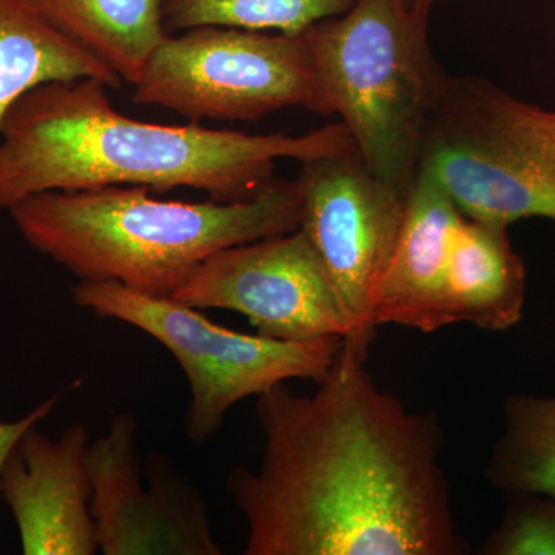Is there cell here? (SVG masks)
Returning a JSON list of instances; mask_svg holds the SVG:
<instances>
[{"label": "cell", "mask_w": 555, "mask_h": 555, "mask_svg": "<svg viewBox=\"0 0 555 555\" xmlns=\"http://www.w3.org/2000/svg\"><path fill=\"white\" fill-rule=\"evenodd\" d=\"M369 347L346 337L309 396L284 383L258 396L261 465L228 477L247 555L466 553L440 465V422L379 389Z\"/></svg>", "instance_id": "6da1fadb"}, {"label": "cell", "mask_w": 555, "mask_h": 555, "mask_svg": "<svg viewBox=\"0 0 555 555\" xmlns=\"http://www.w3.org/2000/svg\"><path fill=\"white\" fill-rule=\"evenodd\" d=\"M96 79L40 83L0 130V208L36 193L104 185L189 188L218 203L255 198L280 159L298 163L356 149L345 124L288 137L131 119Z\"/></svg>", "instance_id": "7a4b0ae2"}, {"label": "cell", "mask_w": 555, "mask_h": 555, "mask_svg": "<svg viewBox=\"0 0 555 555\" xmlns=\"http://www.w3.org/2000/svg\"><path fill=\"white\" fill-rule=\"evenodd\" d=\"M297 181H273L240 203L160 201L141 185L36 193L9 208L33 248L80 281H115L171 298L219 250L294 232Z\"/></svg>", "instance_id": "3957f363"}, {"label": "cell", "mask_w": 555, "mask_h": 555, "mask_svg": "<svg viewBox=\"0 0 555 555\" xmlns=\"http://www.w3.org/2000/svg\"><path fill=\"white\" fill-rule=\"evenodd\" d=\"M430 11L356 0L302 33L312 60L310 112L338 116L367 169L411 195L447 72L427 38Z\"/></svg>", "instance_id": "277c9868"}, {"label": "cell", "mask_w": 555, "mask_h": 555, "mask_svg": "<svg viewBox=\"0 0 555 555\" xmlns=\"http://www.w3.org/2000/svg\"><path fill=\"white\" fill-rule=\"evenodd\" d=\"M430 171L467 218L509 228L555 219V108L483 78L448 76L423 141Z\"/></svg>", "instance_id": "5b68a950"}, {"label": "cell", "mask_w": 555, "mask_h": 555, "mask_svg": "<svg viewBox=\"0 0 555 555\" xmlns=\"http://www.w3.org/2000/svg\"><path fill=\"white\" fill-rule=\"evenodd\" d=\"M72 297L94 315L145 332L177 358L192 393L185 436L196 444L210 440L224 425L229 409L244 398L261 396L287 379L320 383L345 343L337 337L281 341L240 334L196 308L139 294L115 281H79Z\"/></svg>", "instance_id": "8992f818"}, {"label": "cell", "mask_w": 555, "mask_h": 555, "mask_svg": "<svg viewBox=\"0 0 555 555\" xmlns=\"http://www.w3.org/2000/svg\"><path fill=\"white\" fill-rule=\"evenodd\" d=\"M133 101L201 120H257L309 108L313 68L305 36L198 27L156 47Z\"/></svg>", "instance_id": "52a82bcc"}, {"label": "cell", "mask_w": 555, "mask_h": 555, "mask_svg": "<svg viewBox=\"0 0 555 555\" xmlns=\"http://www.w3.org/2000/svg\"><path fill=\"white\" fill-rule=\"evenodd\" d=\"M301 166L299 229L331 276L352 337L372 343L374 299L400 238L409 195L375 177L357 147Z\"/></svg>", "instance_id": "ba28073f"}, {"label": "cell", "mask_w": 555, "mask_h": 555, "mask_svg": "<svg viewBox=\"0 0 555 555\" xmlns=\"http://www.w3.org/2000/svg\"><path fill=\"white\" fill-rule=\"evenodd\" d=\"M139 427L122 412L91 441V516L105 555H221L204 496L159 452L144 462Z\"/></svg>", "instance_id": "9c48e42d"}, {"label": "cell", "mask_w": 555, "mask_h": 555, "mask_svg": "<svg viewBox=\"0 0 555 555\" xmlns=\"http://www.w3.org/2000/svg\"><path fill=\"white\" fill-rule=\"evenodd\" d=\"M171 299L233 310L261 337L281 341L353 335L320 255L299 228L217 251Z\"/></svg>", "instance_id": "30bf717a"}, {"label": "cell", "mask_w": 555, "mask_h": 555, "mask_svg": "<svg viewBox=\"0 0 555 555\" xmlns=\"http://www.w3.org/2000/svg\"><path fill=\"white\" fill-rule=\"evenodd\" d=\"M89 429L72 425L56 440L36 426L11 449L0 494L20 528L27 555L100 553L91 516Z\"/></svg>", "instance_id": "8fae6325"}, {"label": "cell", "mask_w": 555, "mask_h": 555, "mask_svg": "<svg viewBox=\"0 0 555 555\" xmlns=\"http://www.w3.org/2000/svg\"><path fill=\"white\" fill-rule=\"evenodd\" d=\"M462 217L443 184L420 169L400 238L375 295V326L397 324L425 334L447 327L444 278L452 232Z\"/></svg>", "instance_id": "7c38bea8"}, {"label": "cell", "mask_w": 555, "mask_h": 555, "mask_svg": "<svg viewBox=\"0 0 555 555\" xmlns=\"http://www.w3.org/2000/svg\"><path fill=\"white\" fill-rule=\"evenodd\" d=\"M507 225L463 215L449 246L443 309L447 326L470 323L502 332L524 317L526 269Z\"/></svg>", "instance_id": "4fadbf2b"}, {"label": "cell", "mask_w": 555, "mask_h": 555, "mask_svg": "<svg viewBox=\"0 0 555 555\" xmlns=\"http://www.w3.org/2000/svg\"><path fill=\"white\" fill-rule=\"evenodd\" d=\"M39 16L134 86L169 33L164 0H25Z\"/></svg>", "instance_id": "5bb4252c"}, {"label": "cell", "mask_w": 555, "mask_h": 555, "mask_svg": "<svg viewBox=\"0 0 555 555\" xmlns=\"http://www.w3.org/2000/svg\"><path fill=\"white\" fill-rule=\"evenodd\" d=\"M96 79L120 89L122 79L62 35L25 0H0V130L24 94L54 80Z\"/></svg>", "instance_id": "9a60e30c"}, {"label": "cell", "mask_w": 555, "mask_h": 555, "mask_svg": "<svg viewBox=\"0 0 555 555\" xmlns=\"http://www.w3.org/2000/svg\"><path fill=\"white\" fill-rule=\"evenodd\" d=\"M489 483L507 494L555 499V397L514 393L503 404V430L486 466Z\"/></svg>", "instance_id": "2e32d148"}, {"label": "cell", "mask_w": 555, "mask_h": 555, "mask_svg": "<svg viewBox=\"0 0 555 555\" xmlns=\"http://www.w3.org/2000/svg\"><path fill=\"white\" fill-rule=\"evenodd\" d=\"M356 0H164L166 31L230 27L298 36L346 13Z\"/></svg>", "instance_id": "e0dca14e"}, {"label": "cell", "mask_w": 555, "mask_h": 555, "mask_svg": "<svg viewBox=\"0 0 555 555\" xmlns=\"http://www.w3.org/2000/svg\"><path fill=\"white\" fill-rule=\"evenodd\" d=\"M478 554L555 555V499L531 492L511 494L502 524Z\"/></svg>", "instance_id": "ac0fdd59"}, {"label": "cell", "mask_w": 555, "mask_h": 555, "mask_svg": "<svg viewBox=\"0 0 555 555\" xmlns=\"http://www.w3.org/2000/svg\"><path fill=\"white\" fill-rule=\"evenodd\" d=\"M61 398L62 392L54 393L49 400L33 409L30 414L25 415L24 418L17 420V422H0V477H2L3 466H5L7 459H9L14 444L28 429L38 425L40 420L49 416L60 403Z\"/></svg>", "instance_id": "d6986e66"}, {"label": "cell", "mask_w": 555, "mask_h": 555, "mask_svg": "<svg viewBox=\"0 0 555 555\" xmlns=\"http://www.w3.org/2000/svg\"><path fill=\"white\" fill-rule=\"evenodd\" d=\"M411 5L418 7V9L430 11L440 0H408Z\"/></svg>", "instance_id": "ffe728a7"}]
</instances>
